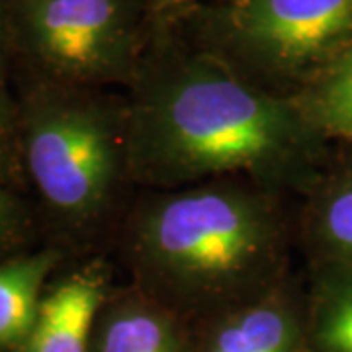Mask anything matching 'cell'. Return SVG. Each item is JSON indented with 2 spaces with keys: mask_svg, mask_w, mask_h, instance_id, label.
Segmentation results:
<instances>
[{
  "mask_svg": "<svg viewBox=\"0 0 352 352\" xmlns=\"http://www.w3.org/2000/svg\"><path fill=\"white\" fill-rule=\"evenodd\" d=\"M129 85L133 186L247 178L282 194L311 184L325 138L294 98L254 85L212 51H149Z\"/></svg>",
  "mask_w": 352,
  "mask_h": 352,
  "instance_id": "1",
  "label": "cell"
},
{
  "mask_svg": "<svg viewBox=\"0 0 352 352\" xmlns=\"http://www.w3.org/2000/svg\"><path fill=\"white\" fill-rule=\"evenodd\" d=\"M116 237L129 284L190 325L286 280L282 194L247 178L145 190Z\"/></svg>",
  "mask_w": 352,
  "mask_h": 352,
  "instance_id": "2",
  "label": "cell"
},
{
  "mask_svg": "<svg viewBox=\"0 0 352 352\" xmlns=\"http://www.w3.org/2000/svg\"><path fill=\"white\" fill-rule=\"evenodd\" d=\"M24 161L43 204L69 229L116 231L133 186L126 98L67 85L38 94L24 118Z\"/></svg>",
  "mask_w": 352,
  "mask_h": 352,
  "instance_id": "3",
  "label": "cell"
},
{
  "mask_svg": "<svg viewBox=\"0 0 352 352\" xmlns=\"http://www.w3.org/2000/svg\"><path fill=\"white\" fill-rule=\"evenodd\" d=\"M200 34L201 50L289 98L352 43V0H227L204 14Z\"/></svg>",
  "mask_w": 352,
  "mask_h": 352,
  "instance_id": "4",
  "label": "cell"
},
{
  "mask_svg": "<svg viewBox=\"0 0 352 352\" xmlns=\"http://www.w3.org/2000/svg\"><path fill=\"white\" fill-rule=\"evenodd\" d=\"M25 43L61 85L131 82L143 59L135 0H16Z\"/></svg>",
  "mask_w": 352,
  "mask_h": 352,
  "instance_id": "5",
  "label": "cell"
},
{
  "mask_svg": "<svg viewBox=\"0 0 352 352\" xmlns=\"http://www.w3.org/2000/svg\"><path fill=\"white\" fill-rule=\"evenodd\" d=\"M190 352H311L288 278L263 296L192 325Z\"/></svg>",
  "mask_w": 352,
  "mask_h": 352,
  "instance_id": "6",
  "label": "cell"
},
{
  "mask_svg": "<svg viewBox=\"0 0 352 352\" xmlns=\"http://www.w3.org/2000/svg\"><path fill=\"white\" fill-rule=\"evenodd\" d=\"M112 289L106 261L80 264L43 294L34 325L14 352H90L96 315Z\"/></svg>",
  "mask_w": 352,
  "mask_h": 352,
  "instance_id": "7",
  "label": "cell"
},
{
  "mask_svg": "<svg viewBox=\"0 0 352 352\" xmlns=\"http://www.w3.org/2000/svg\"><path fill=\"white\" fill-rule=\"evenodd\" d=\"M192 325L133 284L110 292L92 329L90 352H190Z\"/></svg>",
  "mask_w": 352,
  "mask_h": 352,
  "instance_id": "8",
  "label": "cell"
},
{
  "mask_svg": "<svg viewBox=\"0 0 352 352\" xmlns=\"http://www.w3.org/2000/svg\"><path fill=\"white\" fill-rule=\"evenodd\" d=\"M61 252L55 249L0 261V352H14L38 314L45 282Z\"/></svg>",
  "mask_w": 352,
  "mask_h": 352,
  "instance_id": "9",
  "label": "cell"
},
{
  "mask_svg": "<svg viewBox=\"0 0 352 352\" xmlns=\"http://www.w3.org/2000/svg\"><path fill=\"white\" fill-rule=\"evenodd\" d=\"M303 305L311 352H352V268L321 261Z\"/></svg>",
  "mask_w": 352,
  "mask_h": 352,
  "instance_id": "10",
  "label": "cell"
},
{
  "mask_svg": "<svg viewBox=\"0 0 352 352\" xmlns=\"http://www.w3.org/2000/svg\"><path fill=\"white\" fill-rule=\"evenodd\" d=\"M294 100L323 138L352 143V43Z\"/></svg>",
  "mask_w": 352,
  "mask_h": 352,
  "instance_id": "11",
  "label": "cell"
},
{
  "mask_svg": "<svg viewBox=\"0 0 352 352\" xmlns=\"http://www.w3.org/2000/svg\"><path fill=\"white\" fill-rule=\"evenodd\" d=\"M311 204L309 233L323 261L352 268V173L321 186Z\"/></svg>",
  "mask_w": 352,
  "mask_h": 352,
  "instance_id": "12",
  "label": "cell"
},
{
  "mask_svg": "<svg viewBox=\"0 0 352 352\" xmlns=\"http://www.w3.org/2000/svg\"><path fill=\"white\" fill-rule=\"evenodd\" d=\"M20 229V214L12 196L0 186V249L10 245Z\"/></svg>",
  "mask_w": 352,
  "mask_h": 352,
  "instance_id": "13",
  "label": "cell"
},
{
  "mask_svg": "<svg viewBox=\"0 0 352 352\" xmlns=\"http://www.w3.org/2000/svg\"><path fill=\"white\" fill-rule=\"evenodd\" d=\"M8 163H10V120L0 96V180L8 170Z\"/></svg>",
  "mask_w": 352,
  "mask_h": 352,
  "instance_id": "14",
  "label": "cell"
},
{
  "mask_svg": "<svg viewBox=\"0 0 352 352\" xmlns=\"http://www.w3.org/2000/svg\"><path fill=\"white\" fill-rule=\"evenodd\" d=\"M196 0H153V8L157 12H168V10H175V8H182L186 4H192Z\"/></svg>",
  "mask_w": 352,
  "mask_h": 352,
  "instance_id": "15",
  "label": "cell"
}]
</instances>
